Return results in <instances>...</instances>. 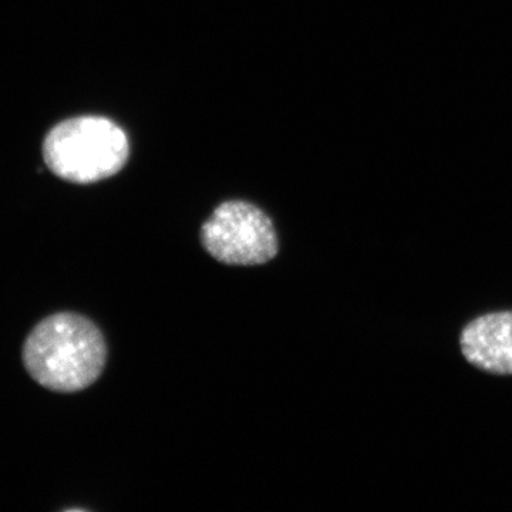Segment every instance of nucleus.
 I'll use <instances>...</instances> for the list:
<instances>
[{
  "instance_id": "nucleus-2",
  "label": "nucleus",
  "mask_w": 512,
  "mask_h": 512,
  "mask_svg": "<svg viewBox=\"0 0 512 512\" xmlns=\"http://www.w3.org/2000/svg\"><path fill=\"white\" fill-rule=\"evenodd\" d=\"M128 153L123 128L99 116L74 117L57 124L43 144L47 167L76 184L97 183L119 173Z\"/></svg>"
},
{
  "instance_id": "nucleus-3",
  "label": "nucleus",
  "mask_w": 512,
  "mask_h": 512,
  "mask_svg": "<svg viewBox=\"0 0 512 512\" xmlns=\"http://www.w3.org/2000/svg\"><path fill=\"white\" fill-rule=\"evenodd\" d=\"M205 251L225 265L266 264L278 255V237L271 218L245 201H228L202 225Z\"/></svg>"
},
{
  "instance_id": "nucleus-1",
  "label": "nucleus",
  "mask_w": 512,
  "mask_h": 512,
  "mask_svg": "<svg viewBox=\"0 0 512 512\" xmlns=\"http://www.w3.org/2000/svg\"><path fill=\"white\" fill-rule=\"evenodd\" d=\"M100 329L77 313H56L39 323L26 339L23 362L46 389L74 393L92 386L106 365Z\"/></svg>"
},
{
  "instance_id": "nucleus-4",
  "label": "nucleus",
  "mask_w": 512,
  "mask_h": 512,
  "mask_svg": "<svg viewBox=\"0 0 512 512\" xmlns=\"http://www.w3.org/2000/svg\"><path fill=\"white\" fill-rule=\"evenodd\" d=\"M460 348L470 365L491 375H512V311L493 312L468 323Z\"/></svg>"
}]
</instances>
